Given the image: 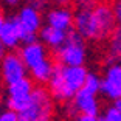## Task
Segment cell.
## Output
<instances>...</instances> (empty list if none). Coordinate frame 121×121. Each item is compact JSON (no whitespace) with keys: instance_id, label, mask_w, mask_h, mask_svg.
Wrapping results in <instances>:
<instances>
[{"instance_id":"obj_1","label":"cell","mask_w":121,"mask_h":121,"mask_svg":"<svg viewBox=\"0 0 121 121\" xmlns=\"http://www.w3.org/2000/svg\"><path fill=\"white\" fill-rule=\"evenodd\" d=\"M115 13L107 3H96L93 8L76 9L73 14L75 31L89 40H103L115 31Z\"/></svg>"},{"instance_id":"obj_2","label":"cell","mask_w":121,"mask_h":121,"mask_svg":"<svg viewBox=\"0 0 121 121\" xmlns=\"http://www.w3.org/2000/svg\"><path fill=\"white\" fill-rule=\"evenodd\" d=\"M89 71L84 65H54L53 75H51L48 84V92L57 101H68L75 96L79 89H82L86 76Z\"/></svg>"},{"instance_id":"obj_3","label":"cell","mask_w":121,"mask_h":121,"mask_svg":"<svg viewBox=\"0 0 121 121\" xmlns=\"http://www.w3.org/2000/svg\"><path fill=\"white\" fill-rule=\"evenodd\" d=\"M53 96L45 87H34L26 109L19 113V121H53Z\"/></svg>"},{"instance_id":"obj_4","label":"cell","mask_w":121,"mask_h":121,"mask_svg":"<svg viewBox=\"0 0 121 121\" xmlns=\"http://www.w3.org/2000/svg\"><path fill=\"white\" fill-rule=\"evenodd\" d=\"M56 57L62 65H84L87 57L84 37L76 31H68L65 42L56 48Z\"/></svg>"},{"instance_id":"obj_5","label":"cell","mask_w":121,"mask_h":121,"mask_svg":"<svg viewBox=\"0 0 121 121\" xmlns=\"http://www.w3.org/2000/svg\"><path fill=\"white\" fill-rule=\"evenodd\" d=\"M16 19L20 26V42L28 43L33 40H37V33L42 28L40 9L31 6V5H25L20 8Z\"/></svg>"},{"instance_id":"obj_6","label":"cell","mask_w":121,"mask_h":121,"mask_svg":"<svg viewBox=\"0 0 121 121\" xmlns=\"http://www.w3.org/2000/svg\"><path fill=\"white\" fill-rule=\"evenodd\" d=\"M33 90H34L33 81L30 78H26V76L19 79V81H14V82H11V84H8V89H6V106H8V109L20 113L30 104Z\"/></svg>"},{"instance_id":"obj_7","label":"cell","mask_w":121,"mask_h":121,"mask_svg":"<svg viewBox=\"0 0 121 121\" xmlns=\"http://www.w3.org/2000/svg\"><path fill=\"white\" fill-rule=\"evenodd\" d=\"M68 103L70 104L67 106L65 110L71 117H76L78 113H87V115L99 113V103L96 99V95L86 89H79Z\"/></svg>"},{"instance_id":"obj_8","label":"cell","mask_w":121,"mask_h":121,"mask_svg":"<svg viewBox=\"0 0 121 121\" xmlns=\"http://www.w3.org/2000/svg\"><path fill=\"white\" fill-rule=\"evenodd\" d=\"M99 92L106 98L115 101L121 98V62H109L101 78Z\"/></svg>"},{"instance_id":"obj_9","label":"cell","mask_w":121,"mask_h":121,"mask_svg":"<svg viewBox=\"0 0 121 121\" xmlns=\"http://www.w3.org/2000/svg\"><path fill=\"white\" fill-rule=\"evenodd\" d=\"M26 70L28 68L22 62L20 56L16 53H5V56L0 59V75L6 84L25 78Z\"/></svg>"},{"instance_id":"obj_10","label":"cell","mask_w":121,"mask_h":121,"mask_svg":"<svg viewBox=\"0 0 121 121\" xmlns=\"http://www.w3.org/2000/svg\"><path fill=\"white\" fill-rule=\"evenodd\" d=\"M19 56H20L22 62L25 64V67L30 70L31 67H34L39 62L45 60L48 57V54H47V48L42 42L33 40V42H28V43H23L22 45Z\"/></svg>"},{"instance_id":"obj_11","label":"cell","mask_w":121,"mask_h":121,"mask_svg":"<svg viewBox=\"0 0 121 121\" xmlns=\"http://www.w3.org/2000/svg\"><path fill=\"white\" fill-rule=\"evenodd\" d=\"M47 25L57 28V30L70 31L71 26H73V13L65 6L53 8L47 14Z\"/></svg>"},{"instance_id":"obj_12","label":"cell","mask_w":121,"mask_h":121,"mask_svg":"<svg viewBox=\"0 0 121 121\" xmlns=\"http://www.w3.org/2000/svg\"><path fill=\"white\" fill-rule=\"evenodd\" d=\"M0 40L3 42V45L8 48H16L20 43V26L16 17L5 19V23L0 30Z\"/></svg>"},{"instance_id":"obj_13","label":"cell","mask_w":121,"mask_h":121,"mask_svg":"<svg viewBox=\"0 0 121 121\" xmlns=\"http://www.w3.org/2000/svg\"><path fill=\"white\" fill-rule=\"evenodd\" d=\"M68 36V31H64V30H57V28H53L50 25H45L39 30V37L42 40L43 45L50 47L53 50L59 48L62 43L65 42Z\"/></svg>"},{"instance_id":"obj_14","label":"cell","mask_w":121,"mask_h":121,"mask_svg":"<svg viewBox=\"0 0 121 121\" xmlns=\"http://www.w3.org/2000/svg\"><path fill=\"white\" fill-rule=\"evenodd\" d=\"M53 70H54L53 60L50 57H47L45 60H42L37 65L30 68V75H31L33 81H36L37 84H47L50 81L51 75H53Z\"/></svg>"},{"instance_id":"obj_15","label":"cell","mask_w":121,"mask_h":121,"mask_svg":"<svg viewBox=\"0 0 121 121\" xmlns=\"http://www.w3.org/2000/svg\"><path fill=\"white\" fill-rule=\"evenodd\" d=\"M110 42H109V62H121V30H115L110 36Z\"/></svg>"},{"instance_id":"obj_16","label":"cell","mask_w":121,"mask_h":121,"mask_svg":"<svg viewBox=\"0 0 121 121\" xmlns=\"http://www.w3.org/2000/svg\"><path fill=\"white\" fill-rule=\"evenodd\" d=\"M99 87H101V78L99 76L95 75V73H87L82 89H86V90H89V92L98 95V93H99Z\"/></svg>"},{"instance_id":"obj_17","label":"cell","mask_w":121,"mask_h":121,"mask_svg":"<svg viewBox=\"0 0 121 121\" xmlns=\"http://www.w3.org/2000/svg\"><path fill=\"white\" fill-rule=\"evenodd\" d=\"M99 121H121V112L112 104L104 110L103 117H99Z\"/></svg>"},{"instance_id":"obj_18","label":"cell","mask_w":121,"mask_h":121,"mask_svg":"<svg viewBox=\"0 0 121 121\" xmlns=\"http://www.w3.org/2000/svg\"><path fill=\"white\" fill-rule=\"evenodd\" d=\"M0 121H19V113L11 109L0 110Z\"/></svg>"},{"instance_id":"obj_19","label":"cell","mask_w":121,"mask_h":121,"mask_svg":"<svg viewBox=\"0 0 121 121\" xmlns=\"http://www.w3.org/2000/svg\"><path fill=\"white\" fill-rule=\"evenodd\" d=\"M96 3H98L96 0H76L75 8L76 9H87V8H93Z\"/></svg>"},{"instance_id":"obj_20","label":"cell","mask_w":121,"mask_h":121,"mask_svg":"<svg viewBox=\"0 0 121 121\" xmlns=\"http://www.w3.org/2000/svg\"><path fill=\"white\" fill-rule=\"evenodd\" d=\"M75 121H99L98 115H87V113H78L75 117Z\"/></svg>"},{"instance_id":"obj_21","label":"cell","mask_w":121,"mask_h":121,"mask_svg":"<svg viewBox=\"0 0 121 121\" xmlns=\"http://www.w3.org/2000/svg\"><path fill=\"white\" fill-rule=\"evenodd\" d=\"M113 13H115V19L118 23H121V0H117V3L113 6Z\"/></svg>"},{"instance_id":"obj_22","label":"cell","mask_w":121,"mask_h":121,"mask_svg":"<svg viewBox=\"0 0 121 121\" xmlns=\"http://www.w3.org/2000/svg\"><path fill=\"white\" fill-rule=\"evenodd\" d=\"M28 5H31V6L40 9V8H43L47 5V0H28Z\"/></svg>"},{"instance_id":"obj_23","label":"cell","mask_w":121,"mask_h":121,"mask_svg":"<svg viewBox=\"0 0 121 121\" xmlns=\"http://www.w3.org/2000/svg\"><path fill=\"white\" fill-rule=\"evenodd\" d=\"M6 6H17V5H20L22 0H2Z\"/></svg>"},{"instance_id":"obj_24","label":"cell","mask_w":121,"mask_h":121,"mask_svg":"<svg viewBox=\"0 0 121 121\" xmlns=\"http://www.w3.org/2000/svg\"><path fill=\"white\" fill-rule=\"evenodd\" d=\"M5 53H6V47H5V45H3V42L0 40V59L5 56Z\"/></svg>"},{"instance_id":"obj_25","label":"cell","mask_w":121,"mask_h":121,"mask_svg":"<svg viewBox=\"0 0 121 121\" xmlns=\"http://www.w3.org/2000/svg\"><path fill=\"white\" fill-rule=\"evenodd\" d=\"M113 106L121 112V98H118V99H115V101H113Z\"/></svg>"},{"instance_id":"obj_26","label":"cell","mask_w":121,"mask_h":121,"mask_svg":"<svg viewBox=\"0 0 121 121\" xmlns=\"http://www.w3.org/2000/svg\"><path fill=\"white\" fill-rule=\"evenodd\" d=\"M3 23H5V17H3V14L0 13V30H2V26H3Z\"/></svg>"},{"instance_id":"obj_27","label":"cell","mask_w":121,"mask_h":121,"mask_svg":"<svg viewBox=\"0 0 121 121\" xmlns=\"http://www.w3.org/2000/svg\"><path fill=\"white\" fill-rule=\"evenodd\" d=\"M56 2H59V3H65L67 0H56Z\"/></svg>"},{"instance_id":"obj_28","label":"cell","mask_w":121,"mask_h":121,"mask_svg":"<svg viewBox=\"0 0 121 121\" xmlns=\"http://www.w3.org/2000/svg\"><path fill=\"white\" fill-rule=\"evenodd\" d=\"M120 30H121V23H120Z\"/></svg>"}]
</instances>
